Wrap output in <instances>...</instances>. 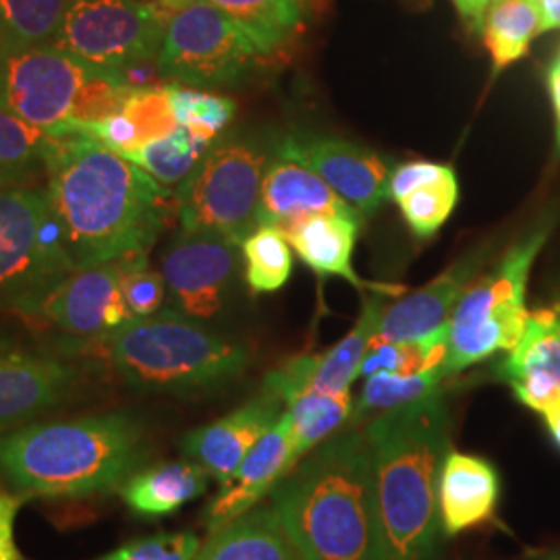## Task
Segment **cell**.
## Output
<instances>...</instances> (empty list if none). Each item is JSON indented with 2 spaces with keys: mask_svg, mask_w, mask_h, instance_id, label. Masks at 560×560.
<instances>
[{
  "mask_svg": "<svg viewBox=\"0 0 560 560\" xmlns=\"http://www.w3.org/2000/svg\"><path fill=\"white\" fill-rule=\"evenodd\" d=\"M46 189L75 270L148 254L177 208L166 185L88 136L60 140Z\"/></svg>",
  "mask_w": 560,
  "mask_h": 560,
  "instance_id": "6da1fadb",
  "label": "cell"
},
{
  "mask_svg": "<svg viewBox=\"0 0 560 560\" xmlns=\"http://www.w3.org/2000/svg\"><path fill=\"white\" fill-rule=\"evenodd\" d=\"M303 560H390L363 428H340L270 492Z\"/></svg>",
  "mask_w": 560,
  "mask_h": 560,
  "instance_id": "7a4b0ae2",
  "label": "cell"
},
{
  "mask_svg": "<svg viewBox=\"0 0 560 560\" xmlns=\"http://www.w3.org/2000/svg\"><path fill=\"white\" fill-rule=\"evenodd\" d=\"M390 560H432L441 548L439 483L451 451L444 393L374 416L363 425Z\"/></svg>",
  "mask_w": 560,
  "mask_h": 560,
  "instance_id": "3957f363",
  "label": "cell"
},
{
  "mask_svg": "<svg viewBox=\"0 0 560 560\" xmlns=\"http://www.w3.org/2000/svg\"><path fill=\"white\" fill-rule=\"evenodd\" d=\"M145 459V428L125 411L30 423L0 436V480L25 499H85L120 490Z\"/></svg>",
  "mask_w": 560,
  "mask_h": 560,
  "instance_id": "277c9868",
  "label": "cell"
},
{
  "mask_svg": "<svg viewBox=\"0 0 560 560\" xmlns=\"http://www.w3.org/2000/svg\"><path fill=\"white\" fill-rule=\"evenodd\" d=\"M81 349L101 353L129 386L173 395L221 388L237 381L252 361L243 342L173 307L131 320L98 339L78 340Z\"/></svg>",
  "mask_w": 560,
  "mask_h": 560,
  "instance_id": "5b68a950",
  "label": "cell"
},
{
  "mask_svg": "<svg viewBox=\"0 0 560 560\" xmlns=\"http://www.w3.org/2000/svg\"><path fill=\"white\" fill-rule=\"evenodd\" d=\"M133 85L55 44L0 50V101L55 138L85 136Z\"/></svg>",
  "mask_w": 560,
  "mask_h": 560,
  "instance_id": "8992f818",
  "label": "cell"
},
{
  "mask_svg": "<svg viewBox=\"0 0 560 560\" xmlns=\"http://www.w3.org/2000/svg\"><path fill=\"white\" fill-rule=\"evenodd\" d=\"M550 229L541 226L513 245L501 264L474 280L460 298L451 320L442 370L446 378L463 370L511 351L525 330L527 279Z\"/></svg>",
  "mask_w": 560,
  "mask_h": 560,
  "instance_id": "52a82bcc",
  "label": "cell"
},
{
  "mask_svg": "<svg viewBox=\"0 0 560 560\" xmlns=\"http://www.w3.org/2000/svg\"><path fill=\"white\" fill-rule=\"evenodd\" d=\"M272 148L256 136L214 141L175 194L180 229L210 231L241 245L256 229L261 179Z\"/></svg>",
  "mask_w": 560,
  "mask_h": 560,
  "instance_id": "ba28073f",
  "label": "cell"
},
{
  "mask_svg": "<svg viewBox=\"0 0 560 560\" xmlns=\"http://www.w3.org/2000/svg\"><path fill=\"white\" fill-rule=\"evenodd\" d=\"M71 272L46 185L0 189V312L34 316Z\"/></svg>",
  "mask_w": 560,
  "mask_h": 560,
  "instance_id": "9c48e42d",
  "label": "cell"
},
{
  "mask_svg": "<svg viewBox=\"0 0 560 560\" xmlns=\"http://www.w3.org/2000/svg\"><path fill=\"white\" fill-rule=\"evenodd\" d=\"M258 59L264 55L235 21L208 0H194L171 15L156 67L166 80L214 90L247 78Z\"/></svg>",
  "mask_w": 560,
  "mask_h": 560,
  "instance_id": "30bf717a",
  "label": "cell"
},
{
  "mask_svg": "<svg viewBox=\"0 0 560 560\" xmlns=\"http://www.w3.org/2000/svg\"><path fill=\"white\" fill-rule=\"evenodd\" d=\"M173 11L145 0H71L52 44L101 69H127L159 59Z\"/></svg>",
  "mask_w": 560,
  "mask_h": 560,
  "instance_id": "8fae6325",
  "label": "cell"
},
{
  "mask_svg": "<svg viewBox=\"0 0 560 560\" xmlns=\"http://www.w3.org/2000/svg\"><path fill=\"white\" fill-rule=\"evenodd\" d=\"M240 247L219 233L180 229L162 254V277L173 310L194 320H214L235 279Z\"/></svg>",
  "mask_w": 560,
  "mask_h": 560,
  "instance_id": "7c38bea8",
  "label": "cell"
},
{
  "mask_svg": "<svg viewBox=\"0 0 560 560\" xmlns=\"http://www.w3.org/2000/svg\"><path fill=\"white\" fill-rule=\"evenodd\" d=\"M275 150L314 171L363 219L390 198V164L363 145L324 136H289Z\"/></svg>",
  "mask_w": 560,
  "mask_h": 560,
  "instance_id": "4fadbf2b",
  "label": "cell"
},
{
  "mask_svg": "<svg viewBox=\"0 0 560 560\" xmlns=\"http://www.w3.org/2000/svg\"><path fill=\"white\" fill-rule=\"evenodd\" d=\"M80 370L60 358L0 342V436L71 399Z\"/></svg>",
  "mask_w": 560,
  "mask_h": 560,
  "instance_id": "5bb4252c",
  "label": "cell"
},
{
  "mask_svg": "<svg viewBox=\"0 0 560 560\" xmlns=\"http://www.w3.org/2000/svg\"><path fill=\"white\" fill-rule=\"evenodd\" d=\"M122 261L81 268L44 298L36 314L75 340H92L133 320L120 291Z\"/></svg>",
  "mask_w": 560,
  "mask_h": 560,
  "instance_id": "9a60e30c",
  "label": "cell"
},
{
  "mask_svg": "<svg viewBox=\"0 0 560 560\" xmlns=\"http://www.w3.org/2000/svg\"><path fill=\"white\" fill-rule=\"evenodd\" d=\"M284 402L261 388L260 395L243 402L221 420L183 436L180 448L224 486L240 469L241 460L261 436L280 420Z\"/></svg>",
  "mask_w": 560,
  "mask_h": 560,
  "instance_id": "2e32d148",
  "label": "cell"
},
{
  "mask_svg": "<svg viewBox=\"0 0 560 560\" xmlns=\"http://www.w3.org/2000/svg\"><path fill=\"white\" fill-rule=\"evenodd\" d=\"M486 256L488 249L483 247L463 256L441 277L384 307L374 342L416 340L441 330L451 320L467 287L478 279Z\"/></svg>",
  "mask_w": 560,
  "mask_h": 560,
  "instance_id": "e0dca14e",
  "label": "cell"
},
{
  "mask_svg": "<svg viewBox=\"0 0 560 560\" xmlns=\"http://www.w3.org/2000/svg\"><path fill=\"white\" fill-rule=\"evenodd\" d=\"M298 463L293 459L291 418L289 411L261 436L258 444L241 460L240 469L233 478L221 486V492L206 509V527L217 532L222 525L258 506Z\"/></svg>",
  "mask_w": 560,
  "mask_h": 560,
  "instance_id": "ac0fdd59",
  "label": "cell"
},
{
  "mask_svg": "<svg viewBox=\"0 0 560 560\" xmlns=\"http://www.w3.org/2000/svg\"><path fill=\"white\" fill-rule=\"evenodd\" d=\"M318 214L363 219L314 171L272 148V156L261 179L256 226L270 224L284 231L295 222Z\"/></svg>",
  "mask_w": 560,
  "mask_h": 560,
  "instance_id": "d6986e66",
  "label": "cell"
},
{
  "mask_svg": "<svg viewBox=\"0 0 560 560\" xmlns=\"http://www.w3.org/2000/svg\"><path fill=\"white\" fill-rule=\"evenodd\" d=\"M501 501V476L488 459L448 451L439 483L444 538H455L467 529L492 520Z\"/></svg>",
  "mask_w": 560,
  "mask_h": 560,
  "instance_id": "ffe728a7",
  "label": "cell"
},
{
  "mask_svg": "<svg viewBox=\"0 0 560 560\" xmlns=\"http://www.w3.org/2000/svg\"><path fill=\"white\" fill-rule=\"evenodd\" d=\"M363 219H349L339 214H318L291 224L282 233L298 252L305 266L322 277H339L360 291L378 295H402L399 284H382L361 279L353 268V249L358 243Z\"/></svg>",
  "mask_w": 560,
  "mask_h": 560,
  "instance_id": "44dd1931",
  "label": "cell"
},
{
  "mask_svg": "<svg viewBox=\"0 0 560 560\" xmlns=\"http://www.w3.org/2000/svg\"><path fill=\"white\" fill-rule=\"evenodd\" d=\"M179 129L171 85L131 88L119 110L88 129V138L125 154L143 143L161 140Z\"/></svg>",
  "mask_w": 560,
  "mask_h": 560,
  "instance_id": "7402d4cb",
  "label": "cell"
},
{
  "mask_svg": "<svg viewBox=\"0 0 560 560\" xmlns=\"http://www.w3.org/2000/svg\"><path fill=\"white\" fill-rule=\"evenodd\" d=\"M210 474L200 463L173 460L141 467L120 486V499L129 511L143 520H159L177 513L187 502L208 490Z\"/></svg>",
  "mask_w": 560,
  "mask_h": 560,
  "instance_id": "603a6c76",
  "label": "cell"
},
{
  "mask_svg": "<svg viewBox=\"0 0 560 560\" xmlns=\"http://www.w3.org/2000/svg\"><path fill=\"white\" fill-rule=\"evenodd\" d=\"M191 560H303L272 506H254L212 532Z\"/></svg>",
  "mask_w": 560,
  "mask_h": 560,
  "instance_id": "cb8c5ba5",
  "label": "cell"
},
{
  "mask_svg": "<svg viewBox=\"0 0 560 560\" xmlns=\"http://www.w3.org/2000/svg\"><path fill=\"white\" fill-rule=\"evenodd\" d=\"M60 138L21 119L0 101V189L36 185L48 179Z\"/></svg>",
  "mask_w": 560,
  "mask_h": 560,
  "instance_id": "d4e9b609",
  "label": "cell"
},
{
  "mask_svg": "<svg viewBox=\"0 0 560 560\" xmlns=\"http://www.w3.org/2000/svg\"><path fill=\"white\" fill-rule=\"evenodd\" d=\"M382 312H384L382 295L372 293L368 300H363L360 318L355 322L353 330L347 332L328 351L312 355L310 390L342 393L351 388L355 378H360L361 361L368 355L374 342Z\"/></svg>",
  "mask_w": 560,
  "mask_h": 560,
  "instance_id": "484cf974",
  "label": "cell"
},
{
  "mask_svg": "<svg viewBox=\"0 0 560 560\" xmlns=\"http://www.w3.org/2000/svg\"><path fill=\"white\" fill-rule=\"evenodd\" d=\"M494 73L523 59L541 32L540 0H490L480 30Z\"/></svg>",
  "mask_w": 560,
  "mask_h": 560,
  "instance_id": "4316f807",
  "label": "cell"
},
{
  "mask_svg": "<svg viewBox=\"0 0 560 560\" xmlns=\"http://www.w3.org/2000/svg\"><path fill=\"white\" fill-rule=\"evenodd\" d=\"M504 382L541 378L560 386V307L529 312L520 342L499 368Z\"/></svg>",
  "mask_w": 560,
  "mask_h": 560,
  "instance_id": "83f0119b",
  "label": "cell"
},
{
  "mask_svg": "<svg viewBox=\"0 0 560 560\" xmlns=\"http://www.w3.org/2000/svg\"><path fill=\"white\" fill-rule=\"evenodd\" d=\"M229 20L235 21L245 36L258 46L264 57L275 55L303 25L305 0H208Z\"/></svg>",
  "mask_w": 560,
  "mask_h": 560,
  "instance_id": "f1b7e54d",
  "label": "cell"
},
{
  "mask_svg": "<svg viewBox=\"0 0 560 560\" xmlns=\"http://www.w3.org/2000/svg\"><path fill=\"white\" fill-rule=\"evenodd\" d=\"M291 418L293 459L300 463L318 444L339 432L340 425L351 421L353 399L351 390L316 393L310 390L287 405Z\"/></svg>",
  "mask_w": 560,
  "mask_h": 560,
  "instance_id": "f546056e",
  "label": "cell"
},
{
  "mask_svg": "<svg viewBox=\"0 0 560 560\" xmlns=\"http://www.w3.org/2000/svg\"><path fill=\"white\" fill-rule=\"evenodd\" d=\"M444 381H446V374L442 365L420 374H409V376L390 374V372L372 374L365 378L360 399L353 402L351 423L358 425L361 421H368L374 416L430 399L439 393H444L442 390Z\"/></svg>",
  "mask_w": 560,
  "mask_h": 560,
  "instance_id": "4dcf8cb0",
  "label": "cell"
},
{
  "mask_svg": "<svg viewBox=\"0 0 560 560\" xmlns=\"http://www.w3.org/2000/svg\"><path fill=\"white\" fill-rule=\"evenodd\" d=\"M241 258L245 264V282L252 293H277L293 272V247L279 226H256L243 243Z\"/></svg>",
  "mask_w": 560,
  "mask_h": 560,
  "instance_id": "1f68e13d",
  "label": "cell"
},
{
  "mask_svg": "<svg viewBox=\"0 0 560 560\" xmlns=\"http://www.w3.org/2000/svg\"><path fill=\"white\" fill-rule=\"evenodd\" d=\"M71 0H0V50L52 44Z\"/></svg>",
  "mask_w": 560,
  "mask_h": 560,
  "instance_id": "d6a6232c",
  "label": "cell"
},
{
  "mask_svg": "<svg viewBox=\"0 0 560 560\" xmlns=\"http://www.w3.org/2000/svg\"><path fill=\"white\" fill-rule=\"evenodd\" d=\"M446 339L448 326H442L441 330L421 339L374 342L361 361L360 378L378 372L409 376L439 368L446 355Z\"/></svg>",
  "mask_w": 560,
  "mask_h": 560,
  "instance_id": "836d02e7",
  "label": "cell"
},
{
  "mask_svg": "<svg viewBox=\"0 0 560 560\" xmlns=\"http://www.w3.org/2000/svg\"><path fill=\"white\" fill-rule=\"evenodd\" d=\"M208 148L210 145L196 140L185 127L179 125V129L173 131L171 136L143 143L140 148L129 150L120 156L138 164L148 175H152L159 183L168 187L187 179Z\"/></svg>",
  "mask_w": 560,
  "mask_h": 560,
  "instance_id": "e575fe53",
  "label": "cell"
},
{
  "mask_svg": "<svg viewBox=\"0 0 560 560\" xmlns=\"http://www.w3.org/2000/svg\"><path fill=\"white\" fill-rule=\"evenodd\" d=\"M171 98L180 127L206 145L221 138L237 110V104L229 96L180 83H171Z\"/></svg>",
  "mask_w": 560,
  "mask_h": 560,
  "instance_id": "d590c367",
  "label": "cell"
},
{
  "mask_svg": "<svg viewBox=\"0 0 560 560\" xmlns=\"http://www.w3.org/2000/svg\"><path fill=\"white\" fill-rule=\"evenodd\" d=\"M457 198H459V183H457L455 171H451L446 177H442L436 183L423 185L397 203L409 229L421 240H428L436 235L444 226V222L451 219Z\"/></svg>",
  "mask_w": 560,
  "mask_h": 560,
  "instance_id": "8d00e7d4",
  "label": "cell"
},
{
  "mask_svg": "<svg viewBox=\"0 0 560 560\" xmlns=\"http://www.w3.org/2000/svg\"><path fill=\"white\" fill-rule=\"evenodd\" d=\"M120 291L133 320L159 314L166 298V282L162 272L150 266L148 254H133L120 258Z\"/></svg>",
  "mask_w": 560,
  "mask_h": 560,
  "instance_id": "74e56055",
  "label": "cell"
},
{
  "mask_svg": "<svg viewBox=\"0 0 560 560\" xmlns=\"http://www.w3.org/2000/svg\"><path fill=\"white\" fill-rule=\"evenodd\" d=\"M200 546V538L189 532L156 534L129 541L98 560H191Z\"/></svg>",
  "mask_w": 560,
  "mask_h": 560,
  "instance_id": "f35d334b",
  "label": "cell"
},
{
  "mask_svg": "<svg viewBox=\"0 0 560 560\" xmlns=\"http://www.w3.org/2000/svg\"><path fill=\"white\" fill-rule=\"evenodd\" d=\"M453 168L446 164H436V162H405L399 168L393 171L390 183H388V196L395 201L402 200L405 196L413 194L423 185L436 183L442 177H446Z\"/></svg>",
  "mask_w": 560,
  "mask_h": 560,
  "instance_id": "ab89813d",
  "label": "cell"
},
{
  "mask_svg": "<svg viewBox=\"0 0 560 560\" xmlns=\"http://www.w3.org/2000/svg\"><path fill=\"white\" fill-rule=\"evenodd\" d=\"M25 497L0 488V560H27L18 546L15 523Z\"/></svg>",
  "mask_w": 560,
  "mask_h": 560,
  "instance_id": "60d3db41",
  "label": "cell"
},
{
  "mask_svg": "<svg viewBox=\"0 0 560 560\" xmlns=\"http://www.w3.org/2000/svg\"><path fill=\"white\" fill-rule=\"evenodd\" d=\"M511 386L515 397L532 411H538L540 416L560 400V386L541 378H521V381L511 382Z\"/></svg>",
  "mask_w": 560,
  "mask_h": 560,
  "instance_id": "b9f144b4",
  "label": "cell"
},
{
  "mask_svg": "<svg viewBox=\"0 0 560 560\" xmlns=\"http://www.w3.org/2000/svg\"><path fill=\"white\" fill-rule=\"evenodd\" d=\"M453 4L463 20L469 21L474 30H480L481 15L490 0H453Z\"/></svg>",
  "mask_w": 560,
  "mask_h": 560,
  "instance_id": "7bdbcfd3",
  "label": "cell"
},
{
  "mask_svg": "<svg viewBox=\"0 0 560 560\" xmlns=\"http://www.w3.org/2000/svg\"><path fill=\"white\" fill-rule=\"evenodd\" d=\"M548 88H550V98H552L555 115H557V140H559L560 148V55L548 71Z\"/></svg>",
  "mask_w": 560,
  "mask_h": 560,
  "instance_id": "ee69618b",
  "label": "cell"
},
{
  "mask_svg": "<svg viewBox=\"0 0 560 560\" xmlns=\"http://www.w3.org/2000/svg\"><path fill=\"white\" fill-rule=\"evenodd\" d=\"M541 32L560 30V0H540Z\"/></svg>",
  "mask_w": 560,
  "mask_h": 560,
  "instance_id": "f6af8a7d",
  "label": "cell"
},
{
  "mask_svg": "<svg viewBox=\"0 0 560 560\" xmlns=\"http://www.w3.org/2000/svg\"><path fill=\"white\" fill-rule=\"evenodd\" d=\"M541 418H544V423L548 428V434L552 436V441L560 448V400L557 405H552Z\"/></svg>",
  "mask_w": 560,
  "mask_h": 560,
  "instance_id": "bcb514c9",
  "label": "cell"
},
{
  "mask_svg": "<svg viewBox=\"0 0 560 560\" xmlns=\"http://www.w3.org/2000/svg\"><path fill=\"white\" fill-rule=\"evenodd\" d=\"M145 2H154V4H159L162 9H168V11H180L183 7H187L189 2H194V0H145Z\"/></svg>",
  "mask_w": 560,
  "mask_h": 560,
  "instance_id": "7dc6e473",
  "label": "cell"
},
{
  "mask_svg": "<svg viewBox=\"0 0 560 560\" xmlns=\"http://www.w3.org/2000/svg\"><path fill=\"white\" fill-rule=\"evenodd\" d=\"M521 560H560V548L548 550V552H538V555H532V557Z\"/></svg>",
  "mask_w": 560,
  "mask_h": 560,
  "instance_id": "c3c4849f",
  "label": "cell"
}]
</instances>
